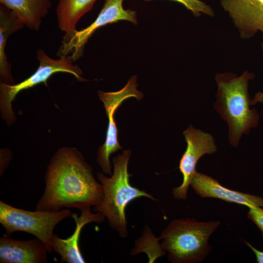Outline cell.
<instances>
[{"instance_id":"5b68a950","label":"cell","mask_w":263,"mask_h":263,"mask_svg":"<svg viewBox=\"0 0 263 263\" xmlns=\"http://www.w3.org/2000/svg\"><path fill=\"white\" fill-rule=\"evenodd\" d=\"M68 208L31 211L15 207L0 201V224L6 234L16 231L28 233L41 241L51 253L54 229L62 220L71 216Z\"/></svg>"},{"instance_id":"277c9868","label":"cell","mask_w":263,"mask_h":263,"mask_svg":"<svg viewBox=\"0 0 263 263\" xmlns=\"http://www.w3.org/2000/svg\"><path fill=\"white\" fill-rule=\"evenodd\" d=\"M218 221L199 222L192 218L172 220L160 237L161 246L172 263H198L211 250L208 239L218 227Z\"/></svg>"},{"instance_id":"8fae6325","label":"cell","mask_w":263,"mask_h":263,"mask_svg":"<svg viewBox=\"0 0 263 263\" xmlns=\"http://www.w3.org/2000/svg\"><path fill=\"white\" fill-rule=\"evenodd\" d=\"M6 234L0 238V263H46L48 252L38 238L20 241Z\"/></svg>"},{"instance_id":"9a60e30c","label":"cell","mask_w":263,"mask_h":263,"mask_svg":"<svg viewBox=\"0 0 263 263\" xmlns=\"http://www.w3.org/2000/svg\"><path fill=\"white\" fill-rule=\"evenodd\" d=\"M24 23L9 8L0 5V82L11 84L14 79L11 74V65L8 62L5 47L8 37L21 29Z\"/></svg>"},{"instance_id":"4fadbf2b","label":"cell","mask_w":263,"mask_h":263,"mask_svg":"<svg viewBox=\"0 0 263 263\" xmlns=\"http://www.w3.org/2000/svg\"><path fill=\"white\" fill-rule=\"evenodd\" d=\"M71 217L76 224L73 234L67 239L59 238L54 234L52 241V249L61 257V262L68 263H85L79 247V241L82 228L86 224L96 222L102 223L105 218L100 213H93L91 207L86 208L81 211L79 217L75 213H72Z\"/></svg>"},{"instance_id":"5bb4252c","label":"cell","mask_w":263,"mask_h":263,"mask_svg":"<svg viewBox=\"0 0 263 263\" xmlns=\"http://www.w3.org/2000/svg\"><path fill=\"white\" fill-rule=\"evenodd\" d=\"M28 28L38 31L51 7L50 0H0Z\"/></svg>"},{"instance_id":"ba28073f","label":"cell","mask_w":263,"mask_h":263,"mask_svg":"<svg viewBox=\"0 0 263 263\" xmlns=\"http://www.w3.org/2000/svg\"><path fill=\"white\" fill-rule=\"evenodd\" d=\"M98 96L103 103L109 123L104 143L99 147L97 153V162L103 172L112 175V167L110 156L118 150L122 149L117 140V129L114 120V114L117 108L126 99L135 97L140 100L143 94L137 90L136 77L132 76L127 84L120 90L113 92L99 91Z\"/></svg>"},{"instance_id":"ac0fdd59","label":"cell","mask_w":263,"mask_h":263,"mask_svg":"<svg viewBox=\"0 0 263 263\" xmlns=\"http://www.w3.org/2000/svg\"><path fill=\"white\" fill-rule=\"evenodd\" d=\"M149 1L152 0H143ZM183 4L187 9L190 11L194 16L199 17L202 14L213 17L214 12L209 5L201 0H172Z\"/></svg>"},{"instance_id":"ffe728a7","label":"cell","mask_w":263,"mask_h":263,"mask_svg":"<svg viewBox=\"0 0 263 263\" xmlns=\"http://www.w3.org/2000/svg\"><path fill=\"white\" fill-rule=\"evenodd\" d=\"M246 245L250 248L252 251L254 253L256 260L258 263H263V251H261L255 248L253 245L245 241Z\"/></svg>"},{"instance_id":"7a4b0ae2","label":"cell","mask_w":263,"mask_h":263,"mask_svg":"<svg viewBox=\"0 0 263 263\" xmlns=\"http://www.w3.org/2000/svg\"><path fill=\"white\" fill-rule=\"evenodd\" d=\"M254 76L247 71L239 76L227 72L215 76L218 91L214 107L227 122L229 141L234 147L238 145L243 133H248L259 123V114L256 110L250 108L252 100L248 90V82Z\"/></svg>"},{"instance_id":"9c48e42d","label":"cell","mask_w":263,"mask_h":263,"mask_svg":"<svg viewBox=\"0 0 263 263\" xmlns=\"http://www.w3.org/2000/svg\"><path fill=\"white\" fill-rule=\"evenodd\" d=\"M187 148L179 162V169L183 176L182 184L172 191L173 196L177 200L187 198L188 190L192 179L196 172V164L200 158L206 154H212L217 150L212 136L194 129L190 125L184 131Z\"/></svg>"},{"instance_id":"8992f818","label":"cell","mask_w":263,"mask_h":263,"mask_svg":"<svg viewBox=\"0 0 263 263\" xmlns=\"http://www.w3.org/2000/svg\"><path fill=\"white\" fill-rule=\"evenodd\" d=\"M37 58L39 62V67L27 79L14 85L0 82V109L2 117L8 124H12L15 120L12 109V102L20 91L42 82L46 83L50 76L58 72L71 74L79 81L86 80L81 76L82 72L81 69L73 64L74 61L71 56L55 59L49 57L43 50L38 49Z\"/></svg>"},{"instance_id":"3957f363","label":"cell","mask_w":263,"mask_h":263,"mask_svg":"<svg viewBox=\"0 0 263 263\" xmlns=\"http://www.w3.org/2000/svg\"><path fill=\"white\" fill-rule=\"evenodd\" d=\"M131 155V151L126 150L113 158V171L110 177L102 172L96 175L102 185L103 197L101 202L94 207L93 211L102 214L121 238H126L129 234L125 213L128 204L142 197L157 200L151 194L131 184L128 170Z\"/></svg>"},{"instance_id":"d6986e66","label":"cell","mask_w":263,"mask_h":263,"mask_svg":"<svg viewBox=\"0 0 263 263\" xmlns=\"http://www.w3.org/2000/svg\"><path fill=\"white\" fill-rule=\"evenodd\" d=\"M248 218L260 229L263 235V208L261 207L250 206L248 207Z\"/></svg>"},{"instance_id":"e0dca14e","label":"cell","mask_w":263,"mask_h":263,"mask_svg":"<svg viewBox=\"0 0 263 263\" xmlns=\"http://www.w3.org/2000/svg\"><path fill=\"white\" fill-rule=\"evenodd\" d=\"M159 240L160 238L156 237L150 228L145 226L141 236L135 241L131 255H135L140 252H145L149 258V263H153L157 258L166 253L161 243H159Z\"/></svg>"},{"instance_id":"44dd1931","label":"cell","mask_w":263,"mask_h":263,"mask_svg":"<svg viewBox=\"0 0 263 263\" xmlns=\"http://www.w3.org/2000/svg\"><path fill=\"white\" fill-rule=\"evenodd\" d=\"M261 48L263 53V43L261 44ZM251 102L252 105H255L258 102L263 103V92L257 93Z\"/></svg>"},{"instance_id":"6da1fadb","label":"cell","mask_w":263,"mask_h":263,"mask_svg":"<svg viewBox=\"0 0 263 263\" xmlns=\"http://www.w3.org/2000/svg\"><path fill=\"white\" fill-rule=\"evenodd\" d=\"M44 191L37 203V210H57L70 207L80 211L100 204L101 184L92 168L74 148L59 149L51 160L45 177Z\"/></svg>"},{"instance_id":"30bf717a","label":"cell","mask_w":263,"mask_h":263,"mask_svg":"<svg viewBox=\"0 0 263 263\" xmlns=\"http://www.w3.org/2000/svg\"><path fill=\"white\" fill-rule=\"evenodd\" d=\"M242 38L261 32L263 36V0H220Z\"/></svg>"},{"instance_id":"7c38bea8","label":"cell","mask_w":263,"mask_h":263,"mask_svg":"<svg viewBox=\"0 0 263 263\" xmlns=\"http://www.w3.org/2000/svg\"><path fill=\"white\" fill-rule=\"evenodd\" d=\"M190 185L195 192L203 198H214L247 207H263V198L228 189L217 180L202 173L196 171Z\"/></svg>"},{"instance_id":"2e32d148","label":"cell","mask_w":263,"mask_h":263,"mask_svg":"<svg viewBox=\"0 0 263 263\" xmlns=\"http://www.w3.org/2000/svg\"><path fill=\"white\" fill-rule=\"evenodd\" d=\"M96 0H59L56 9L58 25L65 34L70 36L76 30L80 19L91 10Z\"/></svg>"},{"instance_id":"52a82bcc","label":"cell","mask_w":263,"mask_h":263,"mask_svg":"<svg viewBox=\"0 0 263 263\" xmlns=\"http://www.w3.org/2000/svg\"><path fill=\"white\" fill-rule=\"evenodd\" d=\"M123 0H105L102 9L95 20L81 30H75L70 36L63 38L57 55L59 57L71 56L74 62L82 55L89 38L99 28L119 20L137 22L136 12L124 9Z\"/></svg>"}]
</instances>
